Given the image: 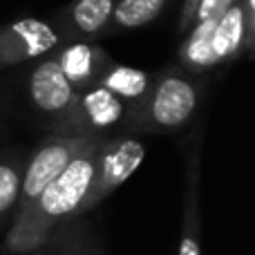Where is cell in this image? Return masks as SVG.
<instances>
[{"mask_svg":"<svg viewBox=\"0 0 255 255\" xmlns=\"http://www.w3.org/2000/svg\"><path fill=\"white\" fill-rule=\"evenodd\" d=\"M217 18L213 20H197L184 31L186 38L181 43L179 58L190 70H211L217 65V58L213 54V29Z\"/></svg>","mask_w":255,"mask_h":255,"instance_id":"cell-9","label":"cell"},{"mask_svg":"<svg viewBox=\"0 0 255 255\" xmlns=\"http://www.w3.org/2000/svg\"><path fill=\"white\" fill-rule=\"evenodd\" d=\"M103 52L90 43H74L58 54V65L65 72L72 85H83L99 76V61H103Z\"/></svg>","mask_w":255,"mask_h":255,"instance_id":"cell-10","label":"cell"},{"mask_svg":"<svg viewBox=\"0 0 255 255\" xmlns=\"http://www.w3.org/2000/svg\"><path fill=\"white\" fill-rule=\"evenodd\" d=\"M88 145L83 139H54L45 143L34 154L29 168L22 179V195L27 202H36L38 195L45 190V186L52 179H56L58 172Z\"/></svg>","mask_w":255,"mask_h":255,"instance_id":"cell-4","label":"cell"},{"mask_svg":"<svg viewBox=\"0 0 255 255\" xmlns=\"http://www.w3.org/2000/svg\"><path fill=\"white\" fill-rule=\"evenodd\" d=\"M43 238H45V233L40 231V226L36 231H29L27 220L22 217L20 224L11 231V235H9V249H11V251H29V249H34L36 244L43 242Z\"/></svg>","mask_w":255,"mask_h":255,"instance_id":"cell-15","label":"cell"},{"mask_svg":"<svg viewBox=\"0 0 255 255\" xmlns=\"http://www.w3.org/2000/svg\"><path fill=\"white\" fill-rule=\"evenodd\" d=\"M197 88L179 74H166L150 94V119L161 128H177L193 117Z\"/></svg>","mask_w":255,"mask_h":255,"instance_id":"cell-3","label":"cell"},{"mask_svg":"<svg viewBox=\"0 0 255 255\" xmlns=\"http://www.w3.org/2000/svg\"><path fill=\"white\" fill-rule=\"evenodd\" d=\"M117 0H74L63 13V25L72 36L94 38L110 31L112 7Z\"/></svg>","mask_w":255,"mask_h":255,"instance_id":"cell-7","label":"cell"},{"mask_svg":"<svg viewBox=\"0 0 255 255\" xmlns=\"http://www.w3.org/2000/svg\"><path fill=\"white\" fill-rule=\"evenodd\" d=\"M83 110H85V115H88V119L97 128H108L121 119V115H124V103L108 88L99 85V88L90 90L83 97Z\"/></svg>","mask_w":255,"mask_h":255,"instance_id":"cell-12","label":"cell"},{"mask_svg":"<svg viewBox=\"0 0 255 255\" xmlns=\"http://www.w3.org/2000/svg\"><path fill=\"white\" fill-rule=\"evenodd\" d=\"M168 0H117L112 7L110 29H134L159 18Z\"/></svg>","mask_w":255,"mask_h":255,"instance_id":"cell-11","label":"cell"},{"mask_svg":"<svg viewBox=\"0 0 255 255\" xmlns=\"http://www.w3.org/2000/svg\"><path fill=\"white\" fill-rule=\"evenodd\" d=\"M61 43V36L49 22L22 18L0 27V67H11L22 61L43 56Z\"/></svg>","mask_w":255,"mask_h":255,"instance_id":"cell-2","label":"cell"},{"mask_svg":"<svg viewBox=\"0 0 255 255\" xmlns=\"http://www.w3.org/2000/svg\"><path fill=\"white\" fill-rule=\"evenodd\" d=\"M199 0H184L179 9V20H177V29L184 34L190 25H193V16H195V9H197Z\"/></svg>","mask_w":255,"mask_h":255,"instance_id":"cell-18","label":"cell"},{"mask_svg":"<svg viewBox=\"0 0 255 255\" xmlns=\"http://www.w3.org/2000/svg\"><path fill=\"white\" fill-rule=\"evenodd\" d=\"M29 94L43 112H63L74 103V85L61 70L56 58L40 61L29 76Z\"/></svg>","mask_w":255,"mask_h":255,"instance_id":"cell-5","label":"cell"},{"mask_svg":"<svg viewBox=\"0 0 255 255\" xmlns=\"http://www.w3.org/2000/svg\"><path fill=\"white\" fill-rule=\"evenodd\" d=\"M145 157V148L139 143V141H121L117 143L110 152L103 157L101 163V172H97V181L99 184V195L110 193L112 188H117L119 184H124L128 177L139 168V163L143 161Z\"/></svg>","mask_w":255,"mask_h":255,"instance_id":"cell-6","label":"cell"},{"mask_svg":"<svg viewBox=\"0 0 255 255\" xmlns=\"http://www.w3.org/2000/svg\"><path fill=\"white\" fill-rule=\"evenodd\" d=\"M244 49V16L242 4L235 0L215 22L213 29V54L217 58V65L226 61H233Z\"/></svg>","mask_w":255,"mask_h":255,"instance_id":"cell-8","label":"cell"},{"mask_svg":"<svg viewBox=\"0 0 255 255\" xmlns=\"http://www.w3.org/2000/svg\"><path fill=\"white\" fill-rule=\"evenodd\" d=\"M244 16V49L242 52L253 54L255 47V0H240Z\"/></svg>","mask_w":255,"mask_h":255,"instance_id":"cell-16","label":"cell"},{"mask_svg":"<svg viewBox=\"0 0 255 255\" xmlns=\"http://www.w3.org/2000/svg\"><path fill=\"white\" fill-rule=\"evenodd\" d=\"M179 255H202V251H199L197 242H195L190 235H186L179 244Z\"/></svg>","mask_w":255,"mask_h":255,"instance_id":"cell-19","label":"cell"},{"mask_svg":"<svg viewBox=\"0 0 255 255\" xmlns=\"http://www.w3.org/2000/svg\"><path fill=\"white\" fill-rule=\"evenodd\" d=\"M101 85L108 88L112 94L124 99H139L148 92L150 79L145 72L136 70V67L115 65L101 76Z\"/></svg>","mask_w":255,"mask_h":255,"instance_id":"cell-13","label":"cell"},{"mask_svg":"<svg viewBox=\"0 0 255 255\" xmlns=\"http://www.w3.org/2000/svg\"><path fill=\"white\" fill-rule=\"evenodd\" d=\"M20 195V177L11 166L0 163V213H7Z\"/></svg>","mask_w":255,"mask_h":255,"instance_id":"cell-14","label":"cell"},{"mask_svg":"<svg viewBox=\"0 0 255 255\" xmlns=\"http://www.w3.org/2000/svg\"><path fill=\"white\" fill-rule=\"evenodd\" d=\"M235 0H199L197 9H195L193 22L197 20H213V18H220L226 9L233 4Z\"/></svg>","mask_w":255,"mask_h":255,"instance_id":"cell-17","label":"cell"},{"mask_svg":"<svg viewBox=\"0 0 255 255\" xmlns=\"http://www.w3.org/2000/svg\"><path fill=\"white\" fill-rule=\"evenodd\" d=\"M94 181H97V161H94V150L88 143L58 172L56 179L45 186V190L36 199L38 202L36 208L47 220L70 215L90 197Z\"/></svg>","mask_w":255,"mask_h":255,"instance_id":"cell-1","label":"cell"}]
</instances>
